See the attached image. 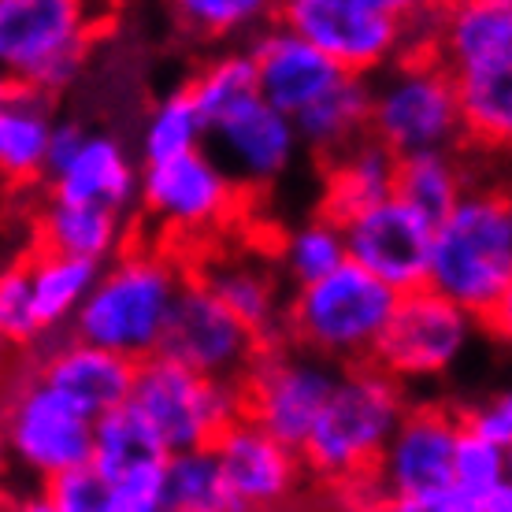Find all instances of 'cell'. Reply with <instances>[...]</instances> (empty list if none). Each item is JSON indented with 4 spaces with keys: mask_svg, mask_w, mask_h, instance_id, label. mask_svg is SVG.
<instances>
[{
    "mask_svg": "<svg viewBox=\"0 0 512 512\" xmlns=\"http://www.w3.org/2000/svg\"><path fill=\"white\" fill-rule=\"evenodd\" d=\"M427 290L446 297L483 331H509L512 201L505 186L479 179L431 238Z\"/></svg>",
    "mask_w": 512,
    "mask_h": 512,
    "instance_id": "cell-1",
    "label": "cell"
},
{
    "mask_svg": "<svg viewBox=\"0 0 512 512\" xmlns=\"http://www.w3.org/2000/svg\"><path fill=\"white\" fill-rule=\"evenodd\" d=\"M409 405V390L375 364L342 368L320 420L297 449L308 483L349 494L353 509H368V479Z\"/></svg>",
    "mask_w": 512,
    "mask_h": 512,
    "instance_id": "cell-2",
    "label": "cell"
},
{
    "mask_svg": "<svg viewBox=\"0 0 512 512\" xmlns=\"http://www.w3.org/2000/svg\"><path fill=\"white\" fill-rule=\"evenodd\" d=\"M182 275V260L167 245H145L130 234V242L101 268L64 334L134 364L156 357Z\"/></svg>",
    "mask_w": 512,
    "mask_h": 512,
    "instance_id": "cell-3",
    "label": "cell"
},
{
    "mask_svg": "<svg viewBox=\"0 0 512 512\" xmlns=\"http://www.w3.org/2000/svg\"><path fill=\"white\" fill-rule=\"evenodd\" d=\"M271 19L357 78H375L427 34V4L405 0H286Z\"/></svg>",
    "mask_w": 512,
    "mask_h": 512,
    "instance_id": "cell-4",
    "label": "cell"
},
{
    "mask_svg": "<svg viewBox=\"0 0 512 512\" xmlns=\"http://www.w3.org/2000/svg\"><path fill=\"white\" fill-rule=\"evenodd\" d=\"M394 305V290L346 260L327 279L290 290L282 320L286 346L305 349L338 368L368 364Z\"/></svg>",
    "mask_w": 512,
    "mask_h": 512,
    "instance_id": "cell-5",
    "label": "cell"
},
{
    "mask_svg": "<svg viewBox=\"0 0 512 512\" xmlns=\"http://www.w3.org/2000/svg\"><path fill=\"white\" fill-rule=\"evenodd\" d=\"M97 30L101 19L78 0H0V75L56 101L86 67Z\"/></svg>",
    "mask_w": 512,
    "mask_h": 512,
    "instance_id": "cell-6",
    "label": "cell"
},
{
    "mask_svg": "<svg viewBox=\"0 0 512 512\" xmlns=\"http://www.w3.org/2000/svg\"><path fill=\"white\" fill-rule=\"evenodd\" d=\"M368 134L397 160L420 153H461L464 127L453 82L435 56H405L372 78Z\"/></svg>",
    "mask_w": 512,
    "mask_h": 512,
    "instance_id": "cell-7",
    "label": "cell"
},
{
    "mask_svg": "<svg viewBox=\"0 0 512 512\" xmlns=\"http://www.w3.org/2000/svg\"><path fill=\"white\" fill-rule=\"evenodd\" d=\"M127 405L145 420L167 457L208 449L242 416L238 386L201 379L164 357H149L134 368Z\"/></svg>",
    "mask_w": 512,
    "mask_h": 512,
    "instance_id": "cell-8",
    "label": "cell"
},
{
    "mask_svg": "<svg viewBox=\"0 0 512 512\" xmlns=\"http://www.w3.org/2000/svg\"><path fill=\"white\" fill-rule=\"evenodd\" d=\"M249 193L238 190L234 179L205 153H186L164 164H145L138 171V208L145 219L164 227L171 253L201 249V234L231 227L245 208Z\"/></svg>",
    "mask_w": 512,
    "mask_h": 512,
    "instance_id": "cell-9",
    "label": "cell"
},
{
    "mask_svg": "<svg viewBox=\"0 0 512 512\" xmlns=\"http://www.w3.org/2000/svg\"><path fill=\"white\" fill-rule=\"evenodd\" d=\"M0 435L12 464L38 475L41 483L86 468L93 453V420L52 394L34 375V364L15 372L0 394Z\"/></svg>",
    "mask_w": 512,
    "mask_h": 512,
    "instance_id": "cell-10",
    "label": "cell"
},
{
    "mask_svg": "<svg viewBox=\"0 0 512 512\" xmlns=\"http://www.w3.org/2000/svg\"><path fill=\"white\" fill-rule=\"evenodd\" d=\"M338 372H342L338 364H327L305 349H264L249 375L238 383L242 416L282 446L301 449L338 383Z\"/></svg>",
    "mask_w": 512,
    "mask_h": 512,
    "instance_id": "cell-11",
    "label": "cell"
},
{
    "mask_svg": "<svg viewBox=\"0 0 512 512\" xmlns=\"http://www.w3.org/2000/svg\"><path fill=\"white\" fill-rule=\"evenodd\" d=\"M475 331L479 327L468 312L423 286L397 297L368 364H375L401 386L442 379L468 353Z\"/></svg>",
    "mask_w": 512,
    "mask_h": 512,
    "instance_id": "cell-12",
    "label": "cell"
},
{
    "mask_svg": "<svg viewBox=\"0 0 512 512\" xmlns=\"http://www.w3.org/2000/svg\"><path fill=\"white\" fill-rule=\"evenodd\" d=\"M264 349L216 297L190 275H182L179 294L171 301L156 357L179 364L186 372L212 383L238 386Z\"/></svg>",
    "mask_w": 512,
    "mask_h": 512,
    "instance_id": "cell-13",
    "label": "cell"
},
{
    "mask_svg": "<svg viewBox=\"0 0 512 512\" xmlns=\"http://www.w3.org/2000/svg\"><path fill=\"white\" fill-rule=\"evenodd\" d=\"M461 409L449 401L409 405L368 479V509L379 498H435L453 483Z\"/></svg>",
    "mask_w": 512,
    "mask_h": 512,
    "instance_id": "cell-14",
    "label": "cell"
},
{
    "mask_svg": "<svg viewBox=\"0 0 512 512\" xmlns=\"http://www.w3.org/2000/svg\"><path fill=\"white\" fill-rule=\"evenodd\" d=\"M182 271L205 286L219 305L253 334L260 349L286 346V286H282L279 271L271 264V256L260 249H245L231 253L219 245H201L193 256H179Z\"/></svg>",
    "mask_w": 512,
    "mask_h": 512,
    "instance_id": "cell-15",
    "label": "cell"
},
{
    "mask_svg": "<svg viewBox=\"0 0 512 512\" xmlns=\"http://www.w3.org/2000/svg\"><path fill=\"white\" fill-rule=\"evenodd\" d=\"M208 449L216 453L223 483L242 512H286L301 490L312 487L301 453L275 442L245 416H238Z\"/></svg>",
    "mask_w": 512,
    "mask_h": 512,
    "instance_id": "cell-16",
    "label": "cell"
},
{
    "mask_svg": "<svg viewBox=\"0 0 512 512\" xmlns=\"http://www.w3.org/2000/svg\"><path fill=\"white\" fill-rule=\"evenodd\" d=\"M431 238L435 231L394 197H386L375 208L342 223L346 260L357 264L360 271H368L397 297L427 286Z\"/></svg>",
    "mask_w": 512,
    "mask_h": 512,
    "instance_id": "cell-17",
    "label": "cell"
},
{
    "mask_svg": "<svg viewBox=\"0 0 512 512\" xmlns=\"http://www.w3.org/2000/svg\"><path fill=\"white\" fill-rule=\"evenodd\" d=\"M205 145H212L205 153L249 197L271 186V182H279L301 153L294 119L268 108L260 97L238 104L227 116H219L216 123H208Z\"/></svg>",
    "mask_w": 512,
    "mask_h": 512,
    "instance_id": "cell-18",
    "label": "cell"
},
{
    "mask_svg": "<svg viewBox=\"0 0 512 512\" xmlns=\"http://www.w3.org/2000/svg\"><path fill=\"white\" fill-rule=\"evenodd\" d=\"M30 364L52 394H60L67 405H75L90 420L127 405L134 368H138L134 360L86 346L71 334H56L49 342H41V349L30 353Z\"/></svg>",
    "mask_w": 512,
    "mask_h": 512,
    "instance_id": "cell-19",
    "label": "cell"
},
{
    "mask_svg": "<svg viewBox=\"0 0 512 512\" xmlns=\"http://www.w3.org/2000/svg\"><path fill=\"white\" fill-rule=\"evenodd\" d=\"M245 52L256 67V97L286 119H294L301 108H308L342 78V71L323 52H316L290 26L275 19L256 30Z\"/></svg>",
    "mask_w": 512,
    "mask_h": 512,
    "instance_id": "cell-20",
    "label": "cell"
},
{
    "mask_svg": "<svg viewBox=\"0 0 512 512\" xmlns=\"http://www.w3.org/2000/svg\"><path fill=\"white\" fill-rule=\"evenodd\" d=\"M435 60L449 78L512 71V4L464 0L446 4L435 26Z\"/></svg>",
    "mask_w": 512,
    "mask_h": 512,
    "instance_id": "cell-21",
    "label": "cell"
},
{
    "mask_svg": "<svg viewBox=\"0 0 512 512\" xmlns=\"http://www.w3.org/2000/svg\"><path fill=\"white\" fill-rule=\"evenodd\" d=\"M45 197L60 205H97L119 216L138 208V167L127 156L123 141L112 134H93L78 156L45 182Z\"/></svg>",
    "mask_w": 512,
    "mask_h": 512,
    "instance_id": "cell-22",
    "label": "cell"
},
{
    "mask_svg": "<svg viewBox=\"0 0 512 512\" xmlns=\"http://www.w3.org/2000/svg\"><path fill=\"white\" fill-rule=\"evenodd\" d=\"M320 167H323V197L316 216L331 219L338 227L346 219L375 208L386 197H394L397 156L386 145H379L372 134H364L349 149L320 160Z\"/></svg>",
    "mask_w": 512,
    "mask_h": 512,
    "instance_id": "cell-23",
    "label": "cell"
},
{
    "mask_svg": "<svg viewBox=\"0 0 512 512\" xmlns=\"http://www.w3.org/2000/svg\"><path fill=\"white\" fill-rule=\"evenodd\" d=\"M127 223L130 216H119V212H108V208L60 205V201L45 197V205L34 216V245L30 249L108 264L134 234Z\"/></svg>",
    "mask_w": 512,
    "mask_h": 512,
    "instance_id": "cell-24",
    "label": "cell"
},
{
    "mask_svg": "<svg viewBox=\"0 0 512 512\" xmlns=\"http://www.w3.org/2000/svg\"><path fill=\"white\" fill-rule=\"evenodd\" d=\"M483 179L468 164V149L461 153H420L397 160L394 171V201L416 212L435 231L461 205L464 193Z\"/></svg>",
    "mask_w": 512,
    "mask_h": 512,
    "instance_id": "cell-25",
    "label": "cell"
},
{
    "mask_svg": "<svg viewBox=\"0 0 512 512\" xmlns=\"http://www.w3.org/2000/svg\"><path fill=\"white\" fill-rule=\"evenodd\" d=\"M368 119H372V78L342 75L323 97L297 112L294 130L301 149L316 153V160H327L364 138Z\"/></svg>",
    "mask_w": 512,
    "mask_h": 512,
    "instance_id": "cell-26",
    "label": "cell"
},
{
    "mask_svg": "<svg viewBox=\"0 0 512 512\" xmlns=\"http://www.w3.org/2000/svg\"><path fill=\"white\" fill-rule=\"evenodd\" d=\"M56 123L52 97L15 90L0 108V182L8 190H26L45 182V145Z\"/></svg>",
    "mask_w": 512,
    "mask_h": 512,
    "instance_id": "cell-27",
    "label": "cell"
},
{
    "mask_svg": "<svg viewBox=\"0 0 512 512\" xmlns=\"http://www.w3.org/2000/svg\"><path fill=\"white\" fill-rule=\"evenodd\" d=\"M26 268H30L34 316H38V327H41V334H45V342H49V338L67 331V323H71L78 305H82L86 294L93 290V282H97L104 264L30 249V253H26Z\"/></svg>",
    "mask_w": 512,
    "mask_h": 512,
    "instance_id": "cell-28",
    "label": "cell"
},
{
    "mask_svg": "<svg viewBox=\"0 0 512 512\" xmlns=\"http://www.w3.org/2000/svg\"><path fill=\"white\" fill-rule=\"evenodd\" d=\"M167 453L160 449L156 435L145 427L138 412L130 405H119V409L104 412L93 420V453H90V468L101 475L104 483L112 487L119 479L141 472V468H153V464H164Z\"/></svg>",
    "mask_w": 512,
    "mask_h": 512,
    "instance_id": "cell-29",
    "label": "cell"
},
{
    "mask_svg": "<svg viewBox=\"0 0 512 512\" xmlns=\"http://www.w3.org/2000/svg\"><path fill=\"white\" fill-rule=\"evenodd\" d=\"M271 264L279 271L282 286L290 282V290L312 286L327 279L331 271L346 264V245H342V227L323 216H312L297 223L294 231H286L275 245Z\"/></svg>",
    "mask_w": 512,
    "mask_h": 512,
    "instance_id": "cell-30",
    "label": "cell"
},
{
    "mask_svg": "<svg viewBox=\"0 0 512 512\" xmlns=\"http://www.w3.org/2000/svg\"><path fill=\"white\" fill-rule=\"evenodd\" d=\"M164 512H242L212 449L175 453L164 464Z\"/></svg>",
    "mask_w": 512,
    "mask_h": 512,
    "instance_id": "cell-31",
    "label": "cell"
},
{
    "mask_svg": "<svg viewBox=\"0 0 512 512\" xmlns=\"http://www.w3.org/2000/svg\"><path fill=\"white\" fill-rule=\"evenodd\" d=\"M205 119L193 108L190 93L171 90L167 97L156 101V108L145 119V130H141V160L145 164H164V160H175V156L197 153L205 149Z\"/></svg>",
    "mask_w": 512,
    "mask_h": 512,
    "instance_id": "cell-32",
    "label": "cell"
},
{
    "mask_svg": "<svg viewBox=\"0 0 512 512\" xmlns=\"http://www.w3.org/2000/svg\"><path fill=\"white\" fill-rule=\"evenodd\" d=\"M182 90L190 93L193 108L201 112V119H205V127H208V123H216L219 116H227L231 108L253 101L256 67L245 49L219 52V56H212Z\"/></svg>",
    "mask_w": 512,
    "mask_h": 512,
    "instance_id": "cell-33",
    "label": "cell"
},
{
    "mask_svg": "<svg viewBox=\"0 0 512 512\" xmlns=\"http://www.w3.org/2000/svg\"><path fill=\"white\" fill-rule=\"evenodd\" d=\"M45 334L34 316V294H30V268L26 253L0 264V346L15 353L41 349Z\"/></svg>",
    "mask_w": 512,
    "mask_h": 512,
    "instance_id": "cell-34",
    "label": "cell"
},
{
    "mask_svg": "<svg viewBox=\"0 0 512 512\" xmlns=\"http://www.w3.org/2000/svg\"><path fill=\"white\" fill-rule=\"evenodd\" d=\"M271 12L275 4H264V0H182L175 4L179 26L212 41L256 34L264 23H271Z\"/></svg>",
    "mask_w": 512,
    "mask_h": 512,
    "instance_id": "cell-35",
    "label": "cell"
},
{
    "mask_svg": "<svg viewBox=\"0 0 512 512\" xmlns=\"http://www.w3.org/2000/svg\"><path fill=\"white\" fill-rule=\"evenodd\" d=\"M501 483H509V449L490 446V442L468 435L461 427L457 449H453V483L449 487H457L483 501Z\"/></svg>",
    "mask_w": 512,
    "mask_h": 512,
    "instance_id": "cell-36",
    "label": "cell"
},
{
    "mask_svg": "<svg viewBox=\"0 0 512 512\" xmlns=\"http://www.w3.org/2000/svg\"><path fill=\"white\" fill-rule=\"evenodd\" d=\"M41 494L56 512H108V483L90 464L41 483Z\"/></svg>",
    "mask_w": 512,
    "mask_h": 512,
    "instance_id": "cell-37",
    "label": "cell"
},
{
    "mask_svg": "<svg viewBox=\"0 0 512 512\" xmlns=\"http://www.w3.org/2000/svg\"><path fill=\"white\" fill-rule=\"evenodd\" d=\"M461 427L468 435L490 442V446L512 449V397L501 390V394H490L487 401H479L472 409H461Z\"/></svg>",
    "mask_w": 512,
    "mask_h": 512,
    "instance_id": "cell-38",
    "label": "cell"
},
{
    "mask_svg": "<svg viewBox=\"0 0 512 512\" xmlns=\"http://www.w3.org/2000/svg\"><path fill=\"white\" fill-rule=\"evenodd\" d=\"M86 138H90V130L82 127L78 119H56V123H52L49 145H45V182L56 179V175L75 160L78 149L86 145ZM45 182H41V186H45Z\"/></svg>",
    "mask_w": 512,
    "mask_h": 512,
    "instance_id": "cell-39",
    "label": "cell"
},
{
    "mask_svg": "<svg viewBox=\"0 0 512 512\" xmlns=\"http://www.w3.org/2000/svg\"><path fill=\"white\" fill-rule=\"evenodd\" d=\"M368 512H442L435 498H379Z\"/></svg>",
    "mask_w": 512,
    "mask_h": 512,
    "instance_id": "cell-40",
    "label": "cell"
},
{
    "mask_svg": "<svg viewBox=\"0 0 512 512\" xmlns=\"http://www.w3.org/2000/svg\"><path fill=\"white\" fill-rule=\"evenodd\" d=\"M483 512H512V479L501 483L498 490H490L483 498Z\"/></svg>",
    "mask_w": 512,
    "mask_h": 512,
    "instance_id": "cell-41",
    "label": "cell"
},
{
    "mask_svg": "<svg viewBox=\"0 0 512 512\" xmlns=\"http://www.w3.org/2000/svg\"><path fill=\"white\" fill-rule=\"evenodd\" d=\"M8 512H56V509L49 505V498H45V494H26V498L12 501V505H8Z\"/></svg>",
    "mask_w": 512,
    "mask_h": 512,
    "instance_id": "cell-42",
    "label": "cell"
},
{
    "mask_svg": "<svg viewBox=\"0 0 512 512\" xmlns=\"http://www.w3.org/2000/svg\"><path fill=\"white\" fill-rule=\"evenodd\" d=\"M12 472V453L4 446V435H0V483H4V475Z\"/></svg>",
    "mask_w": 512,
    "mask_h": 512,
    "instance_id": "cell-43",
    "label": "cell"
},
{
    "mask_svg": "<svg viewBox=\"0 0 512 512\" xmlns=\"http://www.w3.org/2000/svg\"><path fill=\"white\" fill-rule=\"evenodd\" d=\"M15 90H19V86H15L12 78H4V75H0V108H4V104L12 101V93H15Z\"/></svg>",
    "mask_w": 512,
    "mask_h": 512,
    "instance_id": "cell-44",
    "label": "cell"
},
{
    "mask_svg": "<svg viewBox=\"0 0 512 512\" xmlns=\"http://www.w3.org/2000/svg\"><path fill=\"white\" fill-rule=\"evenodd\" d=\"M353 512H368V509H353Z\"/></svg>",
    "mask_w": 512,
    "mask_h": 512,
    "instance_id": "cell-45",
    "label": "cell"
},
{
    "mask_svg": "<svg viewBox=\"0 0 512 512\" xmlns=\"http://www.w3.org/2000/svg\"><path fill=\"white\" fill-rule=\"evenodd\" d=\"M156 512H164V509H156Z\"/></svg>",
    "mask_w": 512,
    "mask_h": 512,
    "instance_id": "cell-46",
    "label": "cell"
}]
</instances>
